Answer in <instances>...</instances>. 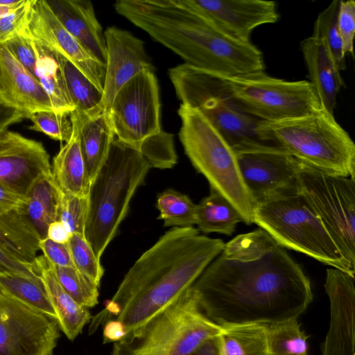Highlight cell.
<instances>
[{
    "label": "cell",
    "mask_w": 355,
    "mask_h": 355,
    "mask_svg": "<svg viewBox=\"0 0 355 355\" xmlns=\"http://www.w3.org/2000/svg\"><path fill=\"white\" fill-rule=\"evenodd\" d=\"M191 287L205 315L223 327L297 319L313 300L301 266L260 228L225 243Z\"/></svg>",
    "instance_id": "1"
},
{
    "label": "cell",
    "mask_w": 355,
    "mask_h": 355,
    "mask_svg": "<svg viewBox=\"0 0 355 355\" xmlns=\"http://www.w3.org/2000/svg\"><path fill=\"white\" fill-rule=\"evenodd\" d=\"M225 245L193 227L166 232L135 262L105 308L92 317L89 333L110 320L126 334L162 311L191 288Z\"/></svg>",
    "instance_id": "2"
},
{
    "label": "cell",
    "mask_w": 355,
    "mask_h": 355,
    "mask_svg": "<svg viewBox=\"0 0 355 355\" xmlns=\"http://www.w3.org/2000/svg\"><path fill=\"white\" fill-rule=\"evenodd\" d=\"M114 8L185 64L225 76L265 70L259 49L228 36L184 0H119Z\"/></svg>",
    "instance_id": "3"
},
{
    "label": "cell",
    "mask_w": 355,
    "mask_h": 355,
    "mask_svg": "<svg viewBox=\"0 0 355 355\" xmlns=\"http://www.w3.org/2000/svg\"><path fill=\"white\" fill-rule=\"evenodd\" d=\"M150 168L138 150L114 137L87 195L84 235L99 259L115 237L133 195Z\"/></svg>",
    "instance_id": "4"
},
{
    "label": "cell",
    "mask_w": 355,
    "mask_h": 355,
    "mask_svg": "<svg viewBox=\"0 0 355 355\" xmlns=\"http://www.w3.org/2000/svg\"><path fill=\"white\" fill-rule=\"evenodd\" d=\"M259 131L266 142L282 146L302 162L355 178V144L334 114L322 108L297 119L261 121Z\"/></svg>",
    "instance_id": "5"
},
{
    "label": "cell",
    "mask_w": 355,
    "mask_h": 355,
    "mask_svg": "<svg viewBox=\"0 0 355 355\" xmlns=\"http://www.w3.org/2000/svg\"><path fill=\"white\" fill-rule=\"evenodd\" d=\"M253 223L282 247L354 276L355 268L344 258L297 187L257 202Z\"/></svg>",
    "instance_id": "6"
},
{
    "label": "cell",
    "mask_w": 355,
    "mask_h": 355,
    "mask_svg": "<svg viewBox=\"0 0 355 355\" xmlns=\"http://www.w3.org/2000/svg\"><path fill=\"white\" fill-rule=\"evenodd\" d=\"M223 329L205 315L191 287L167 308L114 343L110 355H190Z\"/></svg>",
    "instance_id": "7"
},
{
    "label": "cell",
    "mask_w": 355,
    "mask_h": 355,
    "mask_svg": "<svg viewBox=\"0 0 355 355\" xmlns=\"http://www.w3.org/2000/svg\"><path fill=\"white\" fill-rule=\"evenodd\" d=\"M179 138L194 168L236 208L248 225L253 223L256 202L248 191L236 155L222 135L197 109L180 104Z\"/></svg>",
    "instance_id": "8"
},
{
    "label": "cell",
    "mask_w": 355,
    "mask_h": 355,
    "mask_svg": "<svg viewBox=\"0 0 355 355\" xmlns=\"http://www.w3.org/2000/svg\"><path fill=\"white\" fill-rule=\"evenodd\" d=\"M168 76L181 104L198 110L234 153L254 145H272L259 131L262 121L238 105L221 75L183 63L171 68Z\"/></svg>",
    "instance_id": "9"
},
{
    "label": "cell",
    "mask_w": 355,
    "mask_h": 355,
    "mask_svg": "<svg viewBox=\"0 0 355 355\" xmlns=\"http://www.w3.org/2000/svg\"><path fill=\"white\" fill-rule=\"evenodd\" d=\"M222 77L238 105L262 121L297 119L322 108L309 80L288 81L265 71Z\"/></svg>",
    "instance_id": "10"
},
{
    "label": "cell",
    "mask_w": 355,
    "mask_h": 355,
    "mask_svg": "<svg viewBox=\"0 0 355 355\" xmlns=\"http://www.w3.org/2000/svg\"><path fill=\"white\" fill-rule=\"evenodd\" d=\"M297 190L308 201L344 258L355 268V178L299 160Z\"/></svg>",
    "instance_id": "11"
},
{
    "label": "cell",
    "mask_w": 355,
    "mask_h": 355,
    "mask_svg": "<svg viewBox=\"0 0 355 355\" xmlns=\"http://www.w3.org/2000/svg\"><path fill=\"white\" fill-rule=\"evenodd\" d=\"M159 85L153 70L146 69L116 93L107 112L115 138L137 150L162 131Z\"/></svg>",
    "instance_id": "12"
},
{
    "label": "cell",
    "mask_w": 355,
    "mask_h": 355,
    "mask_svg": "<svg viewBox=\"0 0 355 355\" xmlns=\"http://www.w3.org/2000/svg\"><path fill=\"white\" fill-rule=\"evenodd\" d=\"M55 319L0 293V355H53Z\"/></svg>",
    "instance_id": "13"
},
{
    "label": "cell",
    "mask_w": 355,
    "mask_h": 355,
    "mask_svg": "<svg viewBox=\"0 0 355 355\" xmlns=\"http://www.w3.org/2000/svg\"><path fill=\"white\" fill-rule=\"evenodd\" d=\"M234 154L243 182L256 203L297 187L299 159L282 146L254 145Z\"/></svg>",
    "instance_id": "14"
},
{
    "label": "cell",
    "mask_w": 355,
    "mask_h": 355,
    "mask_svg": "<svg viewBox=\"0 0 355 355\" xmlns=\"http://www.w3.org/2000/svg\"><path fill=\"white\" fill-rule=\"evenodd\" d=\"M21 35L62 55L103 93L105 64L98 61L62 25L46 0H32Z\"/></svg>",
    "instance_id": "15"
},
{
    "label": "cell",
    "mask_w": 355,
    "mask_h": 355,
    "mask_svg": "<svg viewBox=\"0 0 355 355\" xmlns=\"http://www.w3.org/2000/svg\"><path fill=\"white\" fill-rule=\"evenodd\" d=\"M51 175L50 157L43 144L6 130L0 134V184L25 197L34 184Z\"/></svg>",
    "instance_id": "16"
},
{
    "label": "cell",
    "mask_w": 355,
    "mask_h": 355,
    "mask_svg": "<svg viewBox=\"0 0 355 355\" xmlns=\"http://www.w3.org/2000/svg\"><path fill=\"white\" fill-rule=\"evenodd\" d=\"M224 33L250 43L252 31L279 19L277 3L267 0H184Z\"/></svg>",
    "instance_id": "17"
},
{
    "label": "cell",
    "mask_w": 355,
    "mask_h": 355,
    "mask_svg": "<svg viewBox=\"0 0 355 355\" xmlns=\"http://www.w3.org/2000/svg\"><path fill=\"white\" fill-rule=\"evenodd\" d=\"M324 289L329 300L330 320L322 355H355L354 276L329 268Z\"/></svg>",
    "instance_id": "18"
},
{
    "label": "cell",
    "mask_w": 355,
    "mask_h": 355,
    "mask_svg": "<svg viewBox=\"0 0 355 355\" xmlns=\"http://www.w3.org/2000/svg\"><path fill=\"white\" fill-rule=\"evenodd\" d=\"M106 43L105 76L99 108L108 112L116 93L141 71L153 70L143 41L114 26L104 31Z\"/></svg>",
    "instance_id": "19"
},
{
    "label": "cell",
    "mask_w": 355,
    "mask_h": 355,
    "mask_svg": "<svg viewBox=\"0 0 355 355\" xmlns=\"http://www.w3.org/2000/svg\"><path fill=\"white\" fill-rule=\"evenodd\" d=\"M0 101L23 112L27 118L41 111L55 112L38 79L3 44H0Z\"/></svg>",
    "instance_id": "20"
},
{
    "label": "cell",
    "mask_w": 355,
    "mask_h": 355,
    "mask_svg": "<svg viewBox=\"0 0 355 355\" xmlns=\"http://www.w3.org/2000/svg\"><path fill=\"white\" fill-rule=\"evenodd\" d=\"M65 29L98 61L106 63V43L92 3L87 0L46 1Z\"/></svg>",
    "instance_id": "21"
},
{
    "label": "cell",
    "mask_w": 355,
    "mask_h": 355,
    "mask_svg": "<svg viewBox=\"0 0 355 355\" xmlns=\"http://www.w3.org/2000/svg\"><path fill=\"white\" fill-rule=\"evenodd\" d=\"M300 50L311 84L321 107L334 114L336 97L345 86L340 71L337 68L323 42L313 36L304 39Z\"/></svg>",
    "instance_id": "22"
},
{
    "label": "cell",
    "mask_w": 355,
    "mask_h": 355,
    "mask_svg": "<svg viewBox=\"0 0 355 355\" xmlns=\"http://www.w3.org/2000/svg\"><path fill=\"white\" fill-rule=\"evenodd\" d=\"M78 125L79 144L91 182L103 164L114 134L108 114L99 107L89 112L70 113Z\"/></svg>",
    "instance_id": "23"
},
{
    "label": "cell",
    "mask_w": 355,
    "mask_h": 355,
    "mask_svg": "<svg viewBox=\"0 0 355 355\" xmlns=\"http://www.w3.org/2000/svg\"><path fill=\"white\" fill-rule=\"evenodd\" d=\"M33 266L44 284L60 329L69 340H73L92 319L88 309L80 305L64 290L43 255L37 256Z\"/></svg>",
    "instance_id": "24"
},
{
    "label": "cell",
    "mask_w": 355,
    "mask_h": 355,
    "mask_svg": "<svg viewBox=\"0 0 355 355\" xmlns=\"http://www.w3.org/2000/svg\"><path fill=\"white\" fill-rule=\"evenodd\" d=\"M69 116L72 134L53 158L51 178L63 193L87 196L90 182L80 148L78 125L75 119Z\"/></svg>",
    "instance_id": "25"
},
{
    "label": "cell",
    "mask_w": 355,
    "mask_h": 355,
    "mask_svg": "<svg viewBox=\"0 0 355 355\" xmlns=\"http://www.w3.org/2000/svg\"><path fill=\"white\" fill-rule=\"evenodd\" d=\"M61 193L51 175L34 184L18 208L40 240L46 237L49 225L58 220Z\"/></svg>",
    "instance_id": "26"
},
{
    "label": "cell",
    "mask_w": 355,
    "mask_h": 355,
    "mask_svg": "<svg viewBox=\"0 0 355 355\" xmlns=\"http://www.w3.org/2000/svg\"><path fill=\"white\" fill-rule=\"evenodd\" d=\"M18 208L0 214V247L19 261L33 265L40 239Z\"/></svg>",
    "instance_id": "27"
},
{
    "label": "cell",
    "mask_w": 355,
    "mask_h": 355,
    "mask_svg": "<svg viewBox=\"0 0 355 355\" xmlns=\"http://www.w3.org/2000/svg\"><path fill=\"white\" fill-rule=\"evenodd\" d=\"M242 218L231 202L218 191L210 189L209 196L197 204L196 223L203 233L231 236Z\"/></svg>",
    "instance_id": "28"
},
{
    "label": "cell",
    "mask_w": 355,
    "mask_h": 355,
    "mask_svg": "<svg viewBox=\"0 0 355 355\" xmlns=\"http://www.w3.org/2000/svg\"><path fill=\"white\" fill-rule=\"evenodd\" d=\"M35 43L37 52L35 76L50 98L55 112L70 114L75 109L68 95L56 56L46 47Z\"/></svg>",
    "instance_id": "29"
},
{
    "label": "cell",
    "mask_w": 355,
    "mask_h": 355,
    "mask_svg": "<svg viewBox=\"0 0 355 355\" xmlns=\"http://www.w3.org/2000/svg\"><path fill=\"white\" fill-rule=\"evenodd\" d=\"M218 343L219 355H270L263 324L224 327Z\"/></svg>",
    "instance_id": "30"
},
{
    "label": "cell",
    "mask_w": 355,
    "mask_h": 355,
    "mask_svg": "<svg viewBox=\"0 0 355 355\" xmlns=\"http://www.w3.org/2000/svg\"><path fill=\"white\" fill-rule=\"evenodd\" d=\"M0 293L56 320V315L40 278L17 274L0 276Z\"/></svg>",
    "instance_id": "31"
},
{
    "label": "cell",
    "mask_w": 355,
    "mask_h": 355,
    "mask_svg": "<svg viewBox=\"0 0 355 355\" xmlns=\"http://www.w3.org/2000/svg\"><path fill=\"white\" fill-rule=\"evenodd\" d=\"M55 55L74 110L89 112L98 107L102 100V92L68 60L57 53Z\"/></svg>",
    "instance_id": "32"
},
{
    "label": "cell",
    "mask_w": 355,
    "mask_h": 355,
    "mask_svg": "<svg viewBox=\"0 0 355 355\" xmlns=\"http://www.w3.org/2000/svg\"><path fill=\"white\" fill-rule=\"evenodd\" d=\"M156 207L159 211L157 218L163 221L164 227H188L196 223L197 204L175 189H167L159 193Z\"/></svg>",
    "instance_id": "33"
},
{
    "label": "cell",
    "mask_w": 355,
    "mask_h": 355,
    "mask_svg": "<svg viewBox=\"0 0 355 355\" xmlns=\"http://www.w3.org/2000/svg\"><path fill=\"white\" fill-rule=\"evenodd\" d=\"M270 355H308L307 337L297 319L266 326Z\"/></svg>",
    "instance_id": "34"
},
{
    "label": "cell",
    "mask_w": 355,
    "mask_h": 355,
    "mask_svg": "<svg viewBox=\"0 0 355 355\" xmlns=\"http://www.w3.org/2000/svg\"><path fill=\"white\" fill-rule=\"evenodd\" d=\"M339 3L340 0L333 1L318 14L311 36L323 42L337 68L343 71L346 69V53L338 28Z\"/></svg>",
    "instance_id": "35"
},
{
    "label": "cell",
    "mask_w": 355,
    "mask_h": 355,
    "mask_svg": "<svg viewBox=\"0 0 355 355\" xmlns=\"http://www.w3.org/2000/svg\"><path fill=\"white\" fill-rule=\"evenodd\" d=\"M55 275L64 290L80 305L92 308L98 303V288L75 267L52 266Z\"/></svg>",
    "instance_id": "36"
},
{
    "label": "cell",
    "mask_w": 355,
    "mask_h": 355,
    "mask_svg": "<svg viewBox=\"0 0 355 355\" xmlns=\"http://www.w3.org/2000/svg\"><path fill=\"white\" fill-rule=\"evenodd\" d=\"M67 245L75 268L99 286L104 269L85 235L71 234Z\"/></svg>",
    "instance_id": "37"
},
{
    "label": "cell",
    "mask_w": 355,
    "mask_h": 355,
    "mask_svg": "<svg viewBox=\"0 0 355 355\" xmlns=\"http://www.w3.org/2000/svg\"><path fill=\"white\" fill-rule=\"evenodd\" d=\"M137 150L151 168H171L177 163L173 135L163 130L146 139Z\"/></svg>",
    "instance_id": "38"
},
{
    "label": "cell",
    "mask_w": 355,
    "mask_h": 355,
    "mask_svg": "<svg viewBox=\"0 0 355 355\" xmlns=\"http://www.w3.org/2000/svg\"><path fill=\"white\" fill-rule=\"evenodd\" d=\"M69 114L53 111L31 114L27 118L32 123L29 129L42 132L54 140L67 142L73 131Z\"/></svg>",
    "instance_id": "39"
},
{
    "label": "cell",
    "mask_w": 355,
    "mask_h": 355,
    "mask_svg": "<svg viewBox=\"0 0 355 355\" xmlns=\"http://www.w3.org/2000/svg\"><path fill=\"white\" fill-rule=\"evenodd\" d=\"M87 211V196H73L62 192L58 220L64 224L71 234H84Z\"/></svg>",
    "instance_id": "40"
},
{
    "label": "cell",
    "mask_w": 355,
    "mask_h": 355,
    "mask_svg": "<svg viewBox=\"0 0 355 355\" xmlns=\"http://www.w3.org/2000/svg\"><path fill=\"white\" fill-rule=\"evenodd\" d=\"M338 28L343 44L344 51L354 57L355 33V1L340 0L338 13Z\"/></svg>",
    "instance_id": "41"
},
{
    "label": "cell",
    "mask_w": 355,
    "mask_h": 355,
    "mask_svg": "<svg viewBox=\"0 0 355 355\" xmlns=\"http://www.w3.org/2000/svg\"><path fill=\"white\" fill-rule=\"evenodd\" d=\"M32 0L24 3L13 12L0 17V44L21 35L23 31Z\"/></svg>",
    "instance_id": "42"
},
{
    "label": "cell",
    "mask_w": 355,
    "mask_h": 355,
    "mask_svg": "<svg viewBox=\"0 0 355 355\" xmlns=\"http://www.w3.org/2000/svg\"><path fill=\"white\" fill-rule=\"evenodd\" d=\"M3 44L14 57L35 76L37 52L34 41L24 35H17Z\"/></svg>",
    "instance_id": "43"
},
{
    "label": "cell",
    "mask_w": 355,
    "mask_h": 355,
    "mask_svg": "<svg viewBox=\"0 0 355 355\" xmlns=\"http://www.w3.org/2000/svg\"><path fill=\"white\" fill-rule=\"evenodd\" d=\"M39 248L43 257L51 265L75 267L67 243H60L44 238L40 240Z\"/></svg>",
    "instance_id": "44"
},
{
    "label": "cell",
    "mask_w": 355,
    "mask_h": 355,
    "mask_svg": "<svg viewBox=\"0 0 355 355\" xmlns=\"http://www.w3.org/2000/svg\"><path fill=\"white\" fill-rule=\"evenodd\" d=\"M17 274L31 278H40L33 265L24 263L13 258L0 247V276Z\"/></svg>",
    "instance_id": "45"
},
{
    "label": "cell",
    "mask_w": 355,
    "mask_h": 355,
    "mask_svg": "<svg viewBox=\"0 0 355 355\" xmlns=\"http://www.w3.org/2000/svg\"><path fill=\"white\" fill-rule=\"evenodd\" d=\"M27 118L23 112L0 101V134L7 130L10 125Z\"/></svg>",
    "instance_id": "46"
},
{
    "label": "cell",
    "mask_w": 355,
    "mask_h": 355,
    "mask_svg": "<svg viewBox=\"0 0 355 355\" xmlns=\"http://www.w3.org/2000/svg\"><path fill=\"white\" fill-rule=\"evenodd\" d=\"M24 197L20 196L0 184V214L19 207Z\"/></svg>",
    "instance_id": "47"
},
{
    "label": "cell",
    "mask_w": 355,
    "mask_h": 355,
    "mask_svg": "<svg viewBox=\"0 0 355 355\" xmlns=\"http://www.w3.org/2000/svg\"><path fill=\"white\" fill-rule=\"evenodd\" d=\"M126 335L124 326L116 320H110L104 323L103 343H115Z\"/></svg>",
    "instance_id": "48"
},
{
    "label": "cell",
    "mask_w": 355,
    "mask_h": 355,
    "mask_svg": "<svg viewBox=\"0 0 355 355\" xmlns=\"http://www.w3.org/2000/svg\"><path fill=\"white\" fill-rule=\"evenodd\" d=\"M71 235L60 220H55L49 225L46 238L57 243H67Z\"/></svg>",
    "instance_id": "49"
},
{
    "label": "cell",
    "mask_w": 355,
    "mask_h": 355,
    "mask_svg": "<svg viewBox=\"0 0 355 355\" xmlns=\"http://www.w3.org/2000/svg\"><path fill=\"white\" fill-rule=\"evenodd\" d=\"M190 355H219L218 336L205 341Z\"/></svg>",
    "instance_id": "50"
},
{
    "label": "cell",
    "mask_w": 355,
    "mask_h": 355,
    "mask_svg": "<svg viewBox=\"0 0 355 355\" xmlns=\"http://www.w3.org/2000/svg\"><path fill=\"white\" fill-rule=\"evenodd\" d=\"M25 0H0V17L13 12Z\"/></svg>",
    "instance_id": "51"
}]
</instances>
